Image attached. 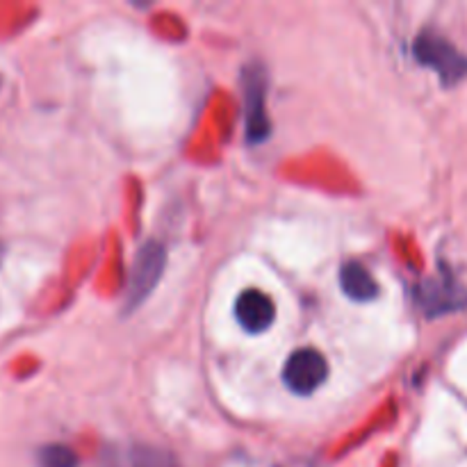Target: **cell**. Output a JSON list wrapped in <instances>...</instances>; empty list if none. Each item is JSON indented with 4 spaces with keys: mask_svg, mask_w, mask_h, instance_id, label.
<instances>
[{
    "mask_svg": "<svg viewBox=\"0 0 467 467\" xmlns=\"http://www.w3.org/2000/svg\"><path fill=\"white\" fill-rule=\"evenodd\" d=\"M274 301L260 290H244L235 301V319L246 333H265L274 324Z\"/></svg>",
    "mask_w": 467,
    "mask_h": 467,
    "instance_id": "5",
    "label": "cell"
},
{
    "mask_svg": "<svg viewBox=\"0 0 467 467\" xmlns=\"http://www.w3.org/2000/svg\"><path fill=\"white\" fill-rule=\"evenodd\" d=\"M328 377V363L319 351L299 349L285 360L283 381L296 395H313Z\"/></svg>",
    "mask_w": 467,
    "mask_h": 467,
    "instance_id": "3",
    "label": "cell"
},
{
    "mask_svg": "<svg viewBox=\"0 0 467 467\" xmlns=\"http://www.w3.org/2000/svg\"><path fill=\"white\" fill-rule=\"evenodd\" d=\"M100 467H176V461L158 447L137 445L123 451H109Z\"/></svg>",
    "mask_w": 467,
    "mask_h": 467,
    "instance_id": "6",
    "label": "cell"
},
{
    "mask_svg": "<svg viewBox=\"0 0 467 467\" xmlns=\"http://www.w3.org/2000/svg\"><path fill=\"white\" fill-rule=\"evenodd\" d=\"M164 263V246L158 242H146L137 254L135 265L130 269V278H128V290H126V310H135L146 296L153 292L158 281L162 278Z\"/></svg>",
    "mask_w": 467,
    "mask_h": 467,
    "instance_id": "2",
    "label": "cell"
},
{
    "mask_svg": "<svg viewBox=\"0 0 467 467\" xmlns=\"http://www.w3.org/2000/svg\"><path fill=\"white\" fill-rule=\"evenodd\" d=\"M0 260H3V244H0Z\"/></svg>",
    "mask_w": 467,
    "mask_h": 467,
    "instance_id": "10",
    "label": "cell"
},
{
    "mask_svg": "<svg viewBox=\"0 0 467 467\" xmlns=\"http://www.w3.org/2000/svg\"><path fill=\"white\" fill-rule=\"evenodd\" d=\"M340 287L354 301H372L379 295V285L372 274L356 260H349L340 267Z\"/></svg>",
    "mask_w": 467,
    "mask_h": 467,
    "instance_id": "7",
    "label": "cell"
},
{
    "mask_svg": "<svg viewBox=\"0 0 467 467\" xmlns=\"http://www.w3.org/2000/svg\"><path fill=\"white\" fill-rule=\"evenodd\" d=\"M415 57L424 67L433 68L447 87L456 85L467 76V57L454 48L442 35L433 30H424L415 39Z\"/></svg>",
    "mask_w": 467,
    "mask_h": 467,
    "instance_id": "1",
    "label": "cell"
},
{
    "mask_svg": "<svg viewBox=\"0 0 467 467\" xmlns=\"http://www.w3.org/2000/svg\"><path fill=\"white\" fill-rule=\"evenodd\" d=\"M41 467H78L76 451L68 450L67 445H46L39 451Z\"/></svg>",
    "mask_w": 467,
    "mask_h": 467,
    "instance_id": "9",
    "label": "cell"
},
{
    "mask_svg": "<svg viewBox=\"0 0 467 467\" xmlns=\"http://www.w3.org/2000/svg\"><path fill=\"white\" fill-rule=\"evenodd\" d=\"M461 295H463V290H459L454 283L429 281L427 285L422 287V292H420V301H422V306L429 313H447L450 308L463 306Z\"/></svg>",
    "mask_w": 467,
    "mask_h": 467,
    "instance_id": "8",
    "label": "cell"
},
{
    "mask_svg": "<svg viewBox=\"0 0 467 467\" xmlns=\"http://www.w3.org/2000/svg\"><path fill=\"white\" fill-rule=\"evenodd\" d=\"M265 71L260 64L244 68V103H246V140L260 144L269 135V119L265 112Z\"/></svg>",
    "mask_w": 467,
    "mask_h": 467,
    "instance_id": "4",
    "label": "cell"
}]
</instances>
